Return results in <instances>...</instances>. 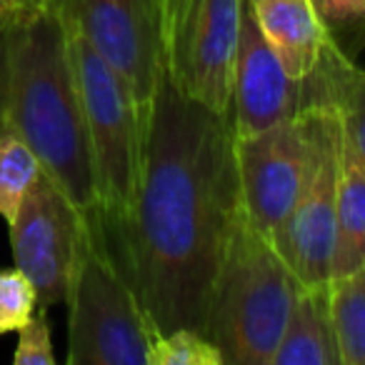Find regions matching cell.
Here are the masks:
<instances>
[{
  "label": "cell",
  "mask_w": 365,
  "mask_h": 365,
  "mask_svg": "<svg viewBox=\"0 0 365 365\" xmlns=\"http://www.w3.org/2000/svg\"><path fill=\"white\" fill-rule=\"evenodd\" d=\"M233 138V113L188 98L163 68L143 120L133 205L118 225L103 218L158 335L208 330L215 275L240 210Z\"/></svg>",
  "instance_id": "1"
},
{
  "label": "cell",
  "mask_w": 365,
  "mask_h": 365,
  "mask_svg": "<svg viewBox=\"0 0 365 365\" xmlns=\"http://www.w3.org/2000/svg\"><path fill=\"white\" fill-rule=\"evenodd\" d=\"M3 31L6 125L81 213L98 208L91 143L66 21L51 0H26Z\"/></svg>",
  "instance_id": "2"
},
{
  "label": "cell",
  "mask_w": 365,
  "mask_h": 365,
  "mask_svg": "<svg viewBox=\"0 0 365 365\" xmlns=\"http://www.w3.org/2000/svg\"><path fill=\"white\" fill-rule=\"evenodd\" d=\"M298 285L280 248L240 205L215 275L205 330L225 365L273 363Z\"/></svg>",
  "instance_id": "3"
},
{
  "label": "cell",
  "mask_w": 365,
  "mask_h": 365,
  "mask_svg": "<svg viewBox=\"0 0 365 365\" xmlns=\"http://www.w3.org/2000/svg\"><path fill=\"white\" fill-rule=\"evenodd\" d=\"M66 303L71 365H150L158 330L118 263L98 208L86 213Z\"/></svg>",
  "instance_id": "4"
},
{
  "label": "cell",
  "mask_w": 365,
  "mask_h": 365,
  "mask_svg": "<svg viewBox=\"0 0 365 365\" xmlns=\"http://www.w3.org/2000/svg\"><path fill=\"white\" fill-rule=\"evenodd\" d=\"M66 31L91 143L98 210L108 223L118 225L130 210L138 185L143 138L140 113L123 78L68 21Z\"/></svg>",
  "instance_id": "5"
},
{
  "label": "cell",
  "mask_w": 365,
  "mask_h": 365,
  "mask_svg": "<svg viewBox=\"0 0 365 365\" xmlns=\"http://www.w3.org/2000/svg\"><path fill=\"white\" fill-rule=\"evenodd\" d=\"M300 115L308 133V165L278 248L300 285H328L335 243V200L343 128L333 103L315 96L303 81Z\"/></svg>",
  "instance_id": "6"
},
{
  "label": "cell",
  "mask_w": 365,
  "mask_h": 365,
  "mask_svg": "<svg viewBox=\"0 0 365 365\" xmlns=\"http://www.w3.org/2000/svg\"><path fill=\"white\" fill-rule=\"evenodd\" d=\"M163 68L180 93L230 113L240 0H158Z\"/></svg>",
  "instance_id": "7"
},
{
  "label": "cell",
  "mask_w": 365,
  "mask_h": 365,
  "mask_svg": "<svg viewBox=\"0 0 365 365\" xmlns=\"http://www.w3.org/2000/svg\"><path fill=\"white\" fill-rule=\"evenodd\" d=\"M61 16L123 78L145 120L163 71L158 0H51Z\"/></svg>",
  "instance_id": "8"
},
{
  "label": "cell",
  "mask_w": 365,
  "mask_h": 365,
  "mask_svg": "<svg viewBox=\"0 0 365 365\" xmlns=\"http://www.w3.org/2000/svg\"><path fill=\"white\" fill-rule=\"evenodd\" d=\"M8 228L13 258L36 288L38 305L46 310L63 303L86 235V213L41 173Z\"/></svg>",
  "instance_id": "9"
},
{
  "label": "cell",
  "mask_w": 365,
  "mask_h": 365,
  "mask_svg": "<svg viewBox=\"0 0 365 365\" xmlns=\"http://www.w3.org/2000/svg\"><path fill=\"white\" fill-rule=\"evenodd\" d=\"M233 153L240 205L250 223L278 245L308 165V133L300 110L268 130L235 135Z\"/></svg>",
  "instance_id": "10"
},
{
  "label": "cell",
  "mask_w": 365,
  "mask_h": 365,
  "mask_svg": "<svg viewBox=\"0 0 365 365\" xmlns=\"http://www.w3.org/2000/svg\"><path fill=\"white\" fill-rule=\"evenodd\" d=\"M303 83L293 81L280 58L255 23L250 0H240V31L233 61V113L235 135L268 130L303 108Z\"/></svg>",
  "instance_id": "11"
},
{
  "label": "cell",
  "mask_w": 365,
  "mask_h": 365,
  "mask_svg": "<svg viewBox=\"0 0 365 365\" xmlns=\"http://www.w3.org/2000/svg\"><path fill=\"white\" fill-rule=\"evenodd\" d=\"M255 23L293 81L303 83L320 63L330 28L310 0H250Z\"/></svg>",
  "instance_id": "12"
},
{
  "label": "cell",
  "mask_w": 365,
  "mask_h": 365,
  "mask_svg": "<svg viewBox=\"0 0 365 365\" xmlns=\"http://www.w3.org/2000/svg\"><path fill=\"white\" fill-rule=\"evenodd\" d=\"M270 365H340L328 285H298Z\"/></svg>",
  "instance_id": "13"
},
{
  "label": "cell",
  "mask_w": 365,
  "mask_h": 365,
  "mask_svg": "<svg viewBox=\"0 0 365 365\" xmlns=\"http://www.w3.org/2000/svg\"><path fill=\"white\" fill-rule=\"evenodd\" d=\"M305 86L333 103L343 125L345 145L365 165V71L350 63L333 38H328L323 58L305 78Z\"/></svg>",
  "instance_id": "14"
},
{
  "label": "cell",
  "mask_w": 365,
  "mask_h": 365,
  "mask_svg": "<svg viewBox=\"0 0 365 365\" xmlns=\"http://www.w3.org/2000/svg\"><path fill=\"white\" fill-rule=\"evenodd\" d=\"M343 128V125H340ZM365 265V165L348 145H340L338 200H335V243L330 280Z\"/></svg>",
  "instance_id": "15"
},
{
  "label": "cell",
  "mask_w": 365,
  "mask_h": 365,
  "mask_svg": "<svg viewBox=\"0 0 365 365\" xmlns=\"http://www.w3.org/2000/svg\"><path fill=\"white\" fill-rule=\"evenodd\" d=\"M340 365H365V265L328 283Z\"/></svg>",
  "instance_id": "16"
},
{
  "label": "cell",
  "mask_w": 365,
  "mask_h": 365,
  "mask_svg": "<svg viewBox=\"0 0 365 365\" xmlns=\"http://www.w3.org/2000/svg\"><path fill=\"white\" fill-rule=\"evenodd\" d=\"M43 173L36 153L11 128L0 130V218L13 223L23 198Z\"/></svg>",
  "instance_id": "17"
},
{
  "label": "cell",
  "mask_w": 365,
  "mask_h": 365,
  "mask_svg": "<svg viewBox=\"0 0 365 365\" xmlns=\"http://www.w3.org/2000/svg\"><path fill=\"white\" fill-rule=\"evenodd\" d=\"M150 365H225L220 350L208 335L193 328L163 333L153 343Z\"/></svg>",
  "instance_id": "18"
},
{
  "label": "cell",
  "mask_w": 365,
  "mask_h": 365,
  "mask_svg": "<svg viewBox=\"0 0 365 365\" xmlns=\"http://www.w3.org/2000/svg\"><path fill=\"white\" fill-rule=\"evenodd\" d=\"M38 308L33 283L21 268L0 270V335L18 333Z\"/></svg>",
  "instance_id": "19"
},
{
  "label": "cell",
  "mask_w": 365,
  "mask_h": 365,
  "mask_svg": "<svg viewBox=\"0 0 365 365\" xmlns=\"http://www.w3.org/2000/svg\"><path fill=\"white\" fill-rule=\"evenodd\" d=\"M18 348L13 355L16 365H56L51 343V325H48L46 310L33 313L31 320L18 330Z\"/></svg>",
  "instance_id": "20"
},
{
  "label": "cell",
  "mask_w": 365,
  "mask_h": 365,
  "mask_svg": "<svg viewBox=\"0 0 365 365\" xmlns=\"http://www.w3.org/2000/svg\"><path fill=\"white\" fill-rule=\"evenodd\" d=\"M310 3L328 28H340L365 18V0H310Z\"/></svg>",
  "instance_id": "21"
},
{
  "label": "cell",
  "mask_w": 365,
  "mask_h": 365,
  "mask_svg": "<svg viewBox=\"0 0 365 365\" xmlns=\"http://www.w3.org/2000/svg\"><path fill=\"white\" fill-rule=\"evenodd\" d=\"M23 6H26V0H0V23L13 18Z\"/></svg>",
  "instance_id": "22"
}]
</instances>
